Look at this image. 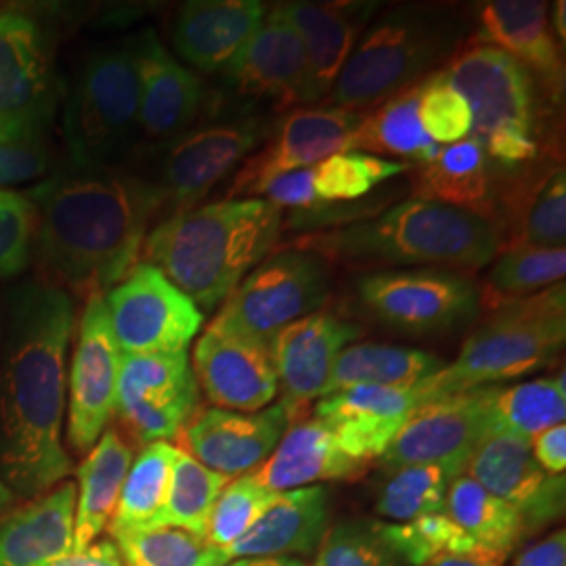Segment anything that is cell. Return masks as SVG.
<instances>
[{
	"mask_svg": "<svg viewBox=\"0 0 566 566\" xmlns=\"http://www.w3.org/2000/svg\"><path fill=\"white\" fill-rule=\"evenodd\" d=\"M388 552L411 566L430 565L443 554H465L481 549L446 512L428 514L407 523H371Z\"/></svg>",
	"mask_w": 566,
	"mask_h": 566,
	"instance_id": "obj_42",
	"label": "cell"
},
{
	"mask_svg": "<svg viewBox=\"0 0 566 566\" xmlns=\"http://www.w3.org/2000/svg\"><path fill=\"white\" fill-rule=\"evenodd\" d=\"M465 474L512 507L521 516L526 535L565 514V476L547 474L525 437L493 430L472 453Z\"/></svg>",
	"mask_w": 566,
	"mask_h": 566,
	"instance_id": "obj_19",
	"label": "cell"
},
{
	"mask_svg": "<svg viewBox=\"0 0 566 566\" xmlns=\"http://www.w3.org/2000/svg\"><path fill=\"white\" fill-rule=\"evenodd\" d=\"M481 145L485 149L486 158L506 170L521 168L537 160L539 156V139L518 128L493 130Z\"/></svg>",
	"mask_w": 566,
	"mask_h": 566,
	"instance_id": "obj_50",
	"label": "cell"
},
{
	"mask_svg": "<svg viewBox=\"0 0 566 566\" xmlns=\"http://www.w3.org/2000/svg\"><path fill=\"white\" fill-rule=\"evenodd\" d=\"M502 231L479 214L409 198L382 214L296 238L292 248L350 269H447L476 273L495 261Z\"/></svg>",
	"mask_w": 566,
	"mask_h": 566,
	"instance_id": "obj_4",
	"label": "cell"
},
{
	"mask_svg": "<svg viewBox=\"0 0 566 566\" xmlns=\"http://www.w3.org/2000/svg\"><path fill=\"white\" fill-rule=\"evenodd\" d=\"M497 202L506 203L504 217L512 223L510 245L565 248L566 177L563 166H554L542 177L502 189Z\"/></svg>",
	"mask_w": 566,
	"mask_h": 566,
	"instance_id": "obj_34",
	"label": "cell"
},
{
	"mask_svg": "<svg viewBox=\"0 0 566 566\" xmlns=\"http://www.w3.org/2000/svg\"><path fill=\"white\" fill-rule=\"evenodd\" d=\"M74 329L67 292L42 282L13 292L0 376V468L4 485L25 497L44 495L72 474L63 418Z\"/></svg>",
	"mask_w": 566,
	"mask_h": 566,
	"instance_id": "obj_1",
	"label": "cell"
},
{
	"mask_svg": "<svg viewBox=\"0 0 566 566\" xmlns=\"http://www.w3.org/2000/svg\"><path fill=\"white\" fill-rule=\"evenodd\" d=\"M446 514L476 547L504 563L526 537L521 516L465 472L449 483Z\"/></svg>",
	"mask_w": 566,
	"mask_h": 566,
	"instance_id": "obj_36",
	"label": "cell"
},
{
	"mask_svg": "<svg viewBox=\"0 0 566 566\" xmlns=\"http://www.w3.org/2000/svg\"><path fill=\"white\" fill-rule=\"evenodd\" d=\"M41 282L95 296L120 283L142 256L163 198L154 182L118 166L67 163L30 191Z\"/></svg>",
	"mask_w": 566,
	"mask_h": 566,
	"instance_id": "obj_2",
	"label": "cell"
},
{
	"mask_svg": "<svg viewBox=\"0 0 566 566\" xmlns=\"http://www.w3.org/2000/svg\"><path fill=\"white\" fill-rule=\"evenodd\" d=\"M282 231L283 210L263 198L200 203L154 224L142 256L210 313L275 252Z\"/></svg>",
	"mask_w": 566,
	"mask_h": 566,
	"instance_id": "obj_3",
	"label": "cell"
},
{
	"mask_svg": "<svg viewBox=\"0 0 566 566\" xmlns=\"http://www.w3.org/2000/svg\"><path fill=\"white\" fill-rule=\"evenodd\" d=\"M76 343L67 378V443L88 453L116 413L122 350L103 294L91 296L76 325Z\"/></svg>",
	"mask_w": 566,
	"mask_h": 566,
	"instance_id": "obj_17",
	"label": "cell"
},
{
	"mask_svg": "<svg viewBox=\"0 0 566 566\" xmlns=\"http://www.w3.org/2000/svg\"><path fill=\"white\" fill-rule=\"evenodd\" d=\"M566 340L565 282L491 311L465 340L458 359L420 385L432 401L495 386L546 367Z\"/></svg>",
	"mask_w": 566,
	"mask_h": 566,
	"instance_id": "obj_6",
	"label": "cell"
},
{
	"mask_svg": "<svg viewBox=\"0 0 566 566\" xmlns=\"http://www.w3.org/2000/svg\"><path fill=\"white\" fill-rule=\"evenodd\" d=\"M53 566H124L114 542H97L81 552H70Z\"/></svg>",
	"mask_w": 566,
	"mask_h": 566,
	"instance_id": "obj_54",
	"label": "cell"
},
{
	"mask_svg": "<svg viewBox=\"0 0 566 566\" xmlns=\"http://www.w3.org/2000/svg\"><path fill=\"white\" fill-rule=\"evenodd\" d=\"M565 248L512 245L504 250L481 287V304L491 311L565 282Z\"/></svg>",
	"mask_w": 566,
	"mask_h": 566,
	"instance_id": "obj_38",
	"label": "cell"
},
{
	"mask_svg": "<svg viewBox=\"0 0 566 566\" xmlns=\"http://www.w3.org/2000/svg\"><path fill=\"white\" fill-rule=\"evenodd\" d=\"M275 120L271 114L235 105L233 112L193 124L160 147L158 170L149 181L163 198L164 212L196 208L221 182L235 177L245 160L269 139Z\"/></svg>",
	"mask_w": 566,
	"mask_h": 566,
	"instance_id": "obj_8",
	"label": "cell"
},
{
	"mask_svg": "<svg viewBox=\"0 0 566 566\" xmlns=\"http://www.w3.org/2000/svg\"><path fill=\"white\" fill-rule=\"evenodd\" d=\"M198 388L219 409L254 413L280 392L271 348L208 325L193 348Z\"/></svg>",
	"mask_w": 566,
	"mask_h": 566,
	"instance_id": "obj_21",
	"label": "cell"
},
{
	"mask_svg": "<svg viewBox=\"0 0 566 566\" xmlns=\"http://www.w3.org/2000/svg\"><path fill=\"white\" fill-rule=\"evenodd\" d=\"M177 455L179 449L168 441L145 446L128 468L122 485L120 500L109 525L112 535L160 525Z\"/></svg>",
	"mask_w": 566,
	"mask_h": 566,
	"instance_id": "obj_37",
	"label": "cell"
},
{
	"mask_svg": "<svg viewBox=\"0 0 566 566\" xmlns=\"http://www.w3.org/2000/svg\"><path fill=\"white\" fill-rule=\"evenodd\" d=\"M497 388H474L420 405L386 447L382 468L395 472L407 465H439L451 479L464 474L476 447L495 430Z\"/></svg>",
	"mask_w": 566,
	"mask_h": 566,
	"instance_id": "obj_12",
	"label": "cell"
},
{
	"mask_svg": "<svg viewBox=\"0 0 566 566\" xmlns=\"http://www.w3.org/2000/svg\"><path fill=\"white\" fill-rule=\"evenodd\" d=\"M479 36L542 82L547 97L556 103L565 93V63L552 32L546 2L539 0H491L476 9Z\"/></svg>",
	"mask_w": 566,
	"mask_h": 566,
	"instance_id": "obj_26",
	"label": "cell"
},
{
	"mask_svg": "<svg viewBox=\"0 0 566 566\" xmlns=\"http://www.w3.org/2000/svg\"><path fill=\"white\" fill-rule=\"evenodd\" d=\"M301 36L322 97L329 95L380 2H282Z\"/></svg>",
	"mask_w": 566,
	"mask_h": 566,
	"instance_id": "obj_30",
	"label": "cell"
},
{
	"mask_svg": "<svg viewBox=\"0 0 566 566\" xmlns=\"http://www.w3.org/2000/svg\"><path fill=\"white\" fill-rule=\"evenodd\" d=\"M446 367L434 353L392 344H350L332 367L324 397L353 386L413 388ZM322 397V399H324Z\"/></svg>",
	"mask_w": 566,
	"mask_h": 566,
	"instance_id": "obj_33",
	"label": "cell"
},
{
	"mask_svg": "<svg viewBox=\"0 0 566 566\" xmlns=\"http://www.w3.org/2000/svg\"><path fill=\"white\" fill-rule=\"evenodd\" d=\"M512 566H566L565 531L558 528L537 544L525 547Z\"/></svg>",
	"mask_w": 566,
	"mask_h": 566,
	"instance_id": "obj_53",
	"label": "cell"
},
{
	"mask_svg": "<svg viewBox=\"0 0 566 566\" xmlns=\"http://www.w3.org/2000/svg\"><path fill=\"white\" fill-rule=\"evenodd\" d=\"M364 114L338 107H303L283 114L264 142L235 172L227 200L261 198L275 177L311 168L334 154L350 151V142Z\"/></svg>",
	"mask_w": 566,
	"mask_h": 566,
	"instance_id": "obj_18",
	"label": "cell"
},
{
	"mask_svg": "<svg viewBox=\"0 0 566 566\" xmlns=\"http://www.w3.org/2000/svg\"><path fill=\"white\" fill-rule=\"evenodd\" d=\"M565 7V0H560V2L554 4V23H549V25H552V32H554V36H556V41L560 39V42H565L566 39Z\"/></svg>",
	"mask_w": 566,
	"mask_h": 566,
	"instance_id": "obj_57",
	"label": "cell"
},
{
	"mask_svg": "<svg viewBox=\"0 0 566 566\" xmlns=\"http://www.w3.org/2000/svg\"><path fill=\"white\" fill-rule=\"evenodd\" d=\"M238 105L264 114H287L322 102L303 41L280 7L266 9L261 28L224 76Z\"/></svg>",
	"mask_w": 566,
	"mask_h": 566,
	"instance_id": "obj_14",
	"label": "cell"
},
{
	"mask_svg": "<svg viewBox=\"0 0 566 566\" xmlns=\"http://www.w3.org/2000/svg\"><path fill=\"white\" fill-rule=\"evenodd\" d=\"M198 401L187 350L122 355L116 411L137 441L149 446L179 437Z\"/></svg>",
	"mask_w": 566,
	"mask_h": 566,
	"instance_id": "obj_15",
	"label": "cell"
},
{
	"mask_svg": "<svg viewBox=\"0 0 566 566\" xmlns=\"http://www.w3.org/2000/svg\"><path fill=\"white\" fill-rule=\"evenodd\" d=\"M227 483V476L206 468L179 449L158 526H175L203 535L210 510Z\"/></svg>",
	"mask_w": 566,
	"mask_h": 566,
	"instance_id": "obj_43",
	"label": "cell"
},
{
	"mask_svg": "<svg viewBox=\"0 0 566 566\" xmlns=\"http://www.w3.org/2000/svg\"><path fill=\"white\" fill-rule=\"evenodd\" d=\"M51 166V149L44 137L25 142H0V189L44 177Z\"/></svg>",
	"mask_w": 566,
	"mask_h": 566,
	"instance_id": "obj_49",
	"label": "cell"
},
{
	"mask_svg": "<svg viewBox=\"0 0 566 566\" xmlns=\"http://www.w3.org/2000/svg\"><path fill=\"white\" fill-rule=\"evenodd\" d=\"M273 495L275 493L259 485L250 472L227 483L210 510L203 528L206 542L227 554V549L261 516Z\"/></svg>",
	"mask_w": 566,
	"mask_h": 566,
	"instance_id": "obj_45",
	"label": "cell"
},
{
	"mask_svg": "<svg viewBox=\"0 0 566 566\" xmlns=\"http://www.w3.org/2000/svg\"><path fill=\"white\" fill-rule=\"evenodd\" d=\"M57 95L44 23L32 11L0 7V142L44 137Z\"/></svg>",
	"mask_w": 566,
	"mask_h": 566,
	"instance_id": "obj_11",
	"label": "cell"
},
{
	"mask_svg": "<svg viewBox=\"0 0 566 566\" xmlns=\"http://www.w3.org/2000/svg\"><path fill=\"white\" fill-rule=\"evenodd\" d=\"M261 198L277 206L280 210H290V212L308 210L317 206L319 198L315 196V189H313V166L275 177L273 181L264 185Z\"/></svg>",
	"mask_w": 566,
	"mask_h": 566,
	"instance_id": "obj_51",
	"label": "cell"
},
{
	"mask_svg": "<svg viewBox=\"0 0 566 566\" xmlns=\"http://www.w3.org/2000/svg\"><path fill=\"white\" fill-rule=\"evenodd\" d=\"M13 502H15V493L4 483H0V521L7 516V512H9V507L13 506Z\"/></svg>",
	"mask_w": 566,
	"mask_h": 566,
	"instance_id": "obj_58",
	"label": "cell"
},
{
	"mask_svg": "<svg viewBox=\"0 0 566 566\" xmlns=\"http://www.w3.org/2000/svg\"><path fill=\"white\" fill-rule=\"evenodd\" d=\"M418 116L428 139L441 147L464 142L472 130L470 105L441 72L420 84Z\"/></svg>",
	"mask_w": 566,
	"mask_h": 566,
	"instance_id": "obj_46",
	"label": "cell"
},
{
	"mask_svg": "<svg viewBox=\"0 0 566 566\" xmlns=\"http://www.w3.org/2000/svg\"><path fill=\"white\" fill-rule=\"evenodd\" d=\"M70 164L116 166L139 135V74L135 39L86 55L63 105Z\"/></svg>",
	"mask_w": 566,
	"mask_h": 566,
	"instance_id": "obj_7",
	"label": "cell"
},
{
	"mask_svg": "<svg viewBox=\"0 0 566 566\" xmlns=\"http://www.w3.org/2000/svg\"><path fill=\"white\" fill-rule=\"evenodd\" d=\"M365 313L392 332L439 336L472 324L481 311V285L447 269L369 271L355 283Z\"/></svg>",
	"mask_w": 566,
	"mask_h": 566,
	"instance_id": "obj_10",
	"label": "cell"
},
{
	"mask_svg": "<svg viewBox=\"0 0 566 566\" xmlns=\"http://www.w3.org/2000/svg\"><path fill=\"white\" fill-rule=\"evenodd\" d=\"M397 563L378 539L371 523L348 521L325 533L313 566H397Z\"/></svg>",
	"mask_w": 566,
	"mask_h": 566,
	"instance_id": "obj_48",
	"label": "cell"
},
{
	"mask_svg": "<svg viewBox=\"0 0 566 566\" xmlns=\"http://www.w3.org/2000/svg\"><path fill=\"white\" fill-rule=\"evenodd\" d=\"M329 292L332 266L324 256L285 248L243 277L210 325L271 348L283 327L317 313Z\"/></svg>",
	"mask_w": 566,
	"mask_h": 566,
	"instance_id": "obj_9",
	"label": "cell"
},
{
	"mask_svg": "<svg viewBox=\"0 0 566 566\" xmlns=\"http://www.w3.org/2000/svg\"><path fill=\"white\" fill-rule=\"evenodd\" d=\"M367 465L338 446L332 430L317 418L285 430L282 441L250 474L271 493H283L319 481H344L364 474Z\"/></svg>",
	"mask_w": 566,
	"mask_h": 566,
	"instance_id": "obj_31",
	"label": "cell"
},
{
	"mask_svg": "<svg viewBox=\"0 0 566 566\" xmlns=\"http://www.w3.org/2000/svg\"><path fill=\"white\" fill-rule=\"evenodd\" d=\"M420 84L376 105L374 112L364 114V120L353 135L350 151L397 156L405 160L409 158L411 166L430 163L439 154L441 145L430 142L420 124Z\"/></svg>",
	"mask_w": 566,
	"mask_h": 566,
	"instance_id": "obj_35",
	"label": "cell"
},
{
	"mask_svg": "<svg viewBox=\"0 0 566 566\" xmlns=\"http://www.w3.org/2000/svg\"><path fill=\"white\" fill-rule=\"evenodd\" d=\"M451 474L439 465H407L390 472L380 489L376 512L395 523L446 512Z\"/></svg>",
	"mask_w": 566,
	"mask_h": 566,
	"instance_id": "obj_44",
	"label": "cell"
},
{
	"mask_svg": "<svg viewBox=\"0 0 566 566\" xmlns=\"http://www.w3.org/2000/svg\"><path fill=\"white\" fill-rule=\"evenodd\" d=\"M139 74V133L145 139L166 143L198 124L206 105V84L164 46L154 30L135 39Z\"/></svg>",
	"mask_w": 566,
	"mask_h": 566,
	"instance_id": "obj_22",
	"label": "cell"
},
{
	"mask_svg": "<svg viewBox=\"0 0 566 566\" xmlns=\"http://www.w3.org/2000/svg\"><path fill=\"white\" fill-rule=\"evenodd\" d=\"M364 329L332 311H317L283 327L271 343V357L283 401L301 409L324 397L332 367Z\"/></svg>",
	"mask_w": 566,
	"mask_h": 566,
	"instance_id": "obj_24",
	"label": "cell"
},
{
	"mask_svg": "<svg viewBox=\"0 0 566 566\" xmlns=\"http://www.w3.org/2000/svg\"><path fill=\"white\" fill-rule=\"evenodd\" d=\"M468 21L446 4H399L365 28L334 88L332 107L364 114L441 72L464 46Z\"/></svg>",
	"mask_w": 566,
	"mask_h": 566,
	"instance_id": "obj_5",
	"label": "cell"
},
{
	"mask_svg": "<svg viewBox=\"0 0 566 566\" xmlns=\"http://www.w3.org/2000/svg\"><path fill=\"white\" fill-rule=\"evenodd\" d=\"M329 523V495L322 485L275 493L261 516L227 549V558H292L313 554Z\"/></svg>",
	"mask_w": 566,
	"mask_h": 566,
	"instance_id": "obj_27",
	"label": "cell"
},
{
	"mask_svg": "<svg viewBox=\"0 0 566 566\" xmlns=\"http://www.w3.org/2000/svg\"><path fill=\"white\" fill-rule=\"evenodd\" d=\"M223 566H303L298 558H235Z\"/></svg>",
	"mask_w": 566,
	"mask_h": 566,
	"instance_id": "obj_56",
	"label": "cell"
},
{
	"mask_svg": "<svg viewBox=\"0 0 566 566\" xmlns=\"http://www.w3.org/2000/svg\"><path fill=\"white\" fill-rule=\"evenodd\" d=\"M495 430L533 439L552 426L565 424V374L533 382L497 388L493 401Z\"/></svg>",
	"mask_w": 566,
	"mask_h": 566,
	"instance_id": "obj_40",
	"label": "cell"
},
{
	"mask_svg": "<svg viewBox=\"0 0 566 566\" xmlns=\"http://www.w3.org/2000/svg\"><path fill=\"white\" fill-rule=\"evenodd\" d=\"M122 355L187 350L203 313L160 269L137 266L103 296Z\"/></svg>",
	"mask_w": 566,
	"mask_h": 566,
	"instance_id": "obj_13",
	"label": "cell"
},
{
	"mask_svg": "<svg viewBox=\"0 0 566 566\" xmlns=\"http://www.w3.org/2000/svg\"><path fill=\"white\" fill-rule=\"evenodd\" d=\"M36 210L28 196L0 189V277H15L32 259Z\"/></svg>",
	"mask_w": 566,
	"mask_h": 566,
	"instance_id": "obj_47",
	"label": "cell"
},
{
	"mask_svg": "<svg viewBox=\"0 0 566 566\" xmlns=\"http://www.w3.org/2000/svg\"><path fill=\"white\" fill-rule=\"evenodd\" d=\"M422 403L420 386H353L324 397L315 405V418L332 430L344 453L367 465L382 458L405 420Z\"/></svg>",
	"mask_w": 566,
	"mask_h": 566,
	"instance_id": "obj_23",
	"label": "cell"
},
{
	"mask_svg": "<svg viewBox=\"0 0 566 566\" xmlns=\"http://www.w3.org/2000/svg\"><path fill=\"white\" fill-rule=\"evenodd\" d=\"M441 76L470 105L474 139L483 142L500 128H518L539 139L537 82L504 51L489 44L462 49Z\"/></svg>",
	"mask_w": 566,
	"mask_h": 566,
	"instance_id": "obj_16",
	"label": "cell"
},
{
	"mask_svg": "<svg viewBox=\"0 0 566 566\" xmlns=\"http://www.w3.org/2000/svg\"><path fill=\"white\" fill-rule=\"evenodd\" d=\"M76 483L63 481L0 521V566H53L74 547Z\"/></svg>",
	"mask_w": 566,
	"mask_h": 566,
	"instance_id": "obj_29",
	"label": "cell"
},
{
	"mask_svg": "<svg viewBox=\"0 0 566 566\" xmlns=\"http://www.w3.org/2000/svg\"><path fill=\"white\" fill-rule=\"evenodd\" d=\"M531 449L537 464L546 470L547 474L565 476L566 470V426L558 424L539 432L531 439Z\"/></svg>",
	"mask_w": 566,
	"mask_h": 566,
	"instance_id": "obj_52",
	"label": "cell"
},
{
	"mask_svg": "<svg viewBox=\"0 0 566 566\" xmlns=\"http://www.w3.org/2000/svg\"><path fill=\"white\" fill-rule=\"evenodd\" d=\"M298 409L280 401L254 413L210 407L182 428L189 455L227 479L256 470L282 441Z\"/></svg>",
	"mask_w": 566,
	"mask_h": 566,
	"instance_id": "obj_20",
	"label": "cell"
},
{
	"mask_svg": "<svg viewBox=\"0 0 566 566\" xmlns=\"http://www.w3.org/2000/svg\"><path fill=\"white\" fill-rule=\"evenodd\" d=\"M426 566H504V560L485 549H472L465 554H443Z\"/></svg>",
	"mask_w": 566,
	"mask_h": 566,
	"instance_id": "obj_55",
	"label": "cell"
},
{
	"mask_svg": "<svg viewBox=\"0 0 566 566\" xmlns=\"http://www.w3.org/2000/svg\"><path fill=\"white\" fill-rule=\"evenodd\" d=\"M124 566H223L227 554L203 535L175 526H154L112 535Z\"/></svg>",
	"mask_w": 566,
	"mask_h": 566,
	"instance_id": "obj_39",
	"label": "cell"
},
{
	"mask_svg": "<svg viewBox=\"0 0 566 566\" xmlns=\"http://www.w3.org/2000/svg\"><path fill=\"white\" fill-rule=\"evenodd\" d=\"M411 168L409 163L385 160L364 151H344L313 166V189L319 202H357L382 182L411 172Z\"/></svg>",
	"mask_w": 566,
	"mask_h": 566,
	"instance_id": "obj_41",
	"label": "cell"
},
{
	"mask_svg": "<svg viewBox=\"0 0 566 566\" xmlns=\"http://www.w3.org/2000/svg\"><path fill=\"white\" fill-rule=\"evenodd\" d=\"M130 464V446L122 439L120 432L105 430L76 472L78 489L72 552L91 546L112 521Z\"/></svg>",
	"mask_w": 566,
	"mask_h": 566,
	"instance_id": "obj_32",
	"label": "cell"
},
{
	"mask_svg": "<svg viewBox=\"0 0 566 566\" xmlns=\"http://www.w3.org/2000/svg\"><path fill=\"white\" fill-rule=\"evenodd\" d=\"M411 172L409 189L416 200L451 206L495 224L502 179L479 139L446 145L430 163L413 166Z\"/></svg>",
	"mask_w": 566,
	"mask_h": 566,
	"instance_id": "obj_28",
	"label": "cell"
},
{
	"mask_svg": "<svg viewBox=\"0 0 566 566\" xmlns=\"http://www.w3.org/2000/svg\"><path fill=\"white\" fill-rule=\"evenodd\" d=\"M266 7L259 0H191L177 11L172 46L202 74L227 76L261 28Z\"/></svg>",
	"mask_w": 566,
	"mask_h": 566,
	"instance_id": "obj_25",
	"label": "cell"
}]
</instances>
